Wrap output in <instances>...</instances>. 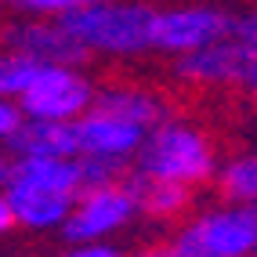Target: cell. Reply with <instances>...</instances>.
<instances>
[{"instance_id":"obj_1","label":"cell","mask_w":257,"mask_h":257,"mask_svg":"<svg viewBox=\"0 0 257 257\" xmlns=\"http://www.w3.org/2000/svg\"><path fill=\"white\" fill-rule=\"evenodd\" d=\"M217 145L203 127L188 123V119L167 116L163 123H156L134 156V174L145 178H163L199 192L203 185H214L217 178Z\"/></svg>"},{"instance_id":"obj_2","label":"cell","mask_w":257,"mask_h":257,"mask_svg":"<svg viewBox=\"0 0 257 257\" xmlns=\"http://www.w3.org/2000/svg\"><path fill=\"white\" fill-rule=\"evenodd\" d=\"M76 37V44L87 51V58H138L156 51V8L142 0H98V4L76 8L62 19Z\"/></svg>"},{"instance_id":"obj_3","label":"cell","mask_w":257,"mask_h":257,"mask_svg":"<svg viewBox=\"0 0 257 257\" xmlns=\"http://www.w3.org/2000/svg\"><path fill=\"white\" fill-rule=\"evenodd\" d=\"M167 257H257V207L210 203L181 217L163 243Z\"/></svg>"},{"instance_id":"obj_4","label":"cell","mask_w":257,"mask_h":257,"mask_svg":"<svg viewBox=\"0 0 257 257\" xmlns=\"http://www.w3.org/2000/svg\"><path fill=\"white\" fill-rule=\"evenodd\" d=\"M98 83L83 73V65H40L29 87L22 91L19 105L26 119H58L76 123L83 112L94 109Z\"/></svg>"},{"instance_id":"obj_5","label":"cell","mask_w":257,"mask_h":257,"mask_svg":"<svg viewBox=\"0 0 257 257\" xmlns=\"http://www.w3.org/2000/svg\"><path fill=\"white\" fill-rule=\"evenodd\" d=\"M138 214V199L127 178L119 181H101V185H87L76 196L69 217L62 225V239L65 243H94V239H112L119 235Z\"/></svg>"},{"instance_id":"obj_6","label":"cell","mask_w":257,"mask_h":257,"mask_svg":"<svg viewBox=\"0 0 257 257\" xmlns=\"http://www.w3.org/2000/svg\"><path fill=\"white\" fill-rule=\"evenodd\" d=\"M232 33H235V15H228L221 4H210V0H192V4H174L156 11L152 44L163 55L181 58L214 40L232 37Z\"/></svg>"},{"instance_id":"obj_7","label":"cell","mask_w":257,"mask_h":257,"mask_svg":"<svg viewBox=\"0 0 257 257\" xmlns=\"http://www.w3.org/2000/svg\"><path fill=\"white\" fill-rule=\"evenodd\" d=\"M250 62H253V47H246L232 33V37L214 40L192 55L174 58V76L188 87H243Z\"/></svg>"},{"instance_id":"obj_8","label":"cell","mask_w":257,"mask_h":257,"mask_svg":"<svg viewBox=\"0 0 257 257\" xmlns=\"http://www.w3.org/2000/svg\"><path fill=\"white\" fill-rule=\"evenodd\" d=\"M145 134H149L145 127L131 123V119L116 116V112L101 109V105H94L91 112H83L76 119V149H80V156L112 163V167L134 163Z\"/></svg>"},{"instance_id":"obj_9","label":"cell","mask_w":257,"mask_h":257,"mask_svg":"<svg viewBox=\"0 0 257 257\" xmlns=\"http://www.w3.org/2000/svg\"><path fill=\"white\" fill-rule=\"evenodd\" d=\"M4 44L29 55L40 65H83L87 51L76 44L62 19H29L22 15L19 22L4 26Z\"/></svg>"},{"instance_id":"obj_10","label":"cell","mask_w":257,"mask_h":257,"mask_svg":"<svg viewBox=\"0 0 257 257\" xmlns=\"http://www.w3.org/2000/svg\"><path fill=\"white\" fill-rule=\"evenodd\" d=\"M4 192L15 207V217H19V228L26 232H62L65 217L73 210V196H62V192H51V188L40 185H29L19 178H8Z\"/></svg>"},{"instance_id":"obj_11","label":"cell","mask_w":257,"mask_h":257,"mask_svg":"<svg viewBox=\"0 0 257 257\" xmlns=\"http://www.w3.org/2000/svg\"><path fill=\"white\" fill-rule=\"evenodd\" d=\"M94 105L109 109L116 116H123V119H131V123H138L145 131H152L156 123H163L167 116H174V112H170V101L156 87H145V83H134V80L101 83Z\"/></svg>"},{"instance_id":"obj_12","label":"cell","mask_w":257,"mask_h":257,"mask_svg":"<svg viewBox=\"0 0 257 257\" xmlns=\"http://www.w3.org/2000/svg\"><path fill=\"white\" fill-rule=\"evenodd\" d=\"M134 188V199H138V214L149 221H178L188 214L192 207V188L163 181V178H145V174H131L127 178Z\"/></svg>"},{"instance_id":"obj_13","label":"cell","mask_w":257,"mask_h":257,"mask_svg":"<svg viewBox=\"0 0 257 257\" xmlns=\"http://www.w3.org/2000/svg\"><path fill=\"white\" fill-rule=\"evenodd\" d=\"M11 156H80L76 149V123L58 119H26L19 138L11 145Z\"/></svg>"},{"instance_id":"obj_14","label":"cell","mask_w":257,"mask_h":257,"mask_svg":"<svg viewBox=\"0 0 257 257\" xmlns=\"http://www.w3.org/2000/svg\"><path fill=\"white\" fill-rule=\"evenodd\" d=\"M217 196L228 203H243V207H257V152H239V156L225 160L217 167Z\"/></svg>"},{"instance_id":"obj_15","label":"cell","mask_w":257,"mask_h":257,"mask_svg":"<svg viewBox=\"0 0 257 257\" xmlns=\"http://www.w3.org/2000/svg\"><path fill=\"white\" fill-rule=\"evenodd\" d=\"M37 69H40V62H33L29 55H22V51H15V47L4 44L0 47V98H15L19 101Z\"/></svg>"},{"instance_id":"obj_16","label":"cell","mask_w":257,"mask_h":257,"mask_svg":"<svg viewBox=\"0 0 257 257\" xmlns=\"http://www.w3.org/2000/svg\"><path fill=\"white\" fill-rule=\"evenodd\" d=\"M0 4L15 8L19 15H29V19H65L69 11L98 4V0H0Z\"/></svg>"},{"instance_id":"obj_17","label":"cell","mask_w":257,"mask_h":257,"mask_svg":"<svg viewBox=\"0 0 257 257\" xmlns=\"http://www.w3.org/2000/svg\"><path fill=\"white\" fill-rule=\"evenodd\" d=\"M26 123V112L15 98H0V149H8Z\"/></svg>"},{"instance_id":"obj_18","label":"cell","mask_w":257,"mask_h":257,"mask_svg":"<svg viewBox=\"0 0 257 257\" xmlns=\"http://www.w3.org/2000/svg\"><path fill=\"white\" fill-rule=\"evenodd\" d=\"M55 257H127V253L112 246L109 239H94V243H65V250Z\"/></svg>"},{"instance_id":"obj_19","label":"cell","mask_w":257,"mask_h":257,"mask_svg":"<svg viewBox=\"0 0 257 257\" xmlns=\"http://www.w3.org/2000/svg\"><path fill=\"white\" fill-rule=\"evenodd\" d=\"M235 37L243 40L246 47H253V51H257V8H253V11H246L243 19H235Z\"/></svg>"},{"instance_id":"obj_20","label":"cell","mask_w":257,"mask_h":257,"mask_svg":"<svg viewBox=\"0 0 257 257\" xmlns=\"http://www.w3.org/2000/svg\"><path fill=\"white\" fill-rule=\"evenodd\" d=\"M15 228H19V217H15V207H11L8 192L0 188V239H4V235H11Z\"/></svg>"},{"instance_id":"obj_21","label":"cell","mask_w":257,"mask_h":257,"mask_svg":"<svg viewBox=\"0 0 257 257\" xmlns=\"http://www.w3.org/2000/svg\"><path fill=\"white\" fill-rule=\"evenodd\" d=\"M243 91L257 101V51H253V62H250V73H246V83H243Z\"/></svg>"},{"instance_id":"obj_22","label":"cell","mask_w":257,"mask_h":257,"mask_svg":"<svg viewBox=\"0 0 257 257\" xmlns=\"http://www.w3.org/2000/svg\"><path fill=\"white\" fill-rule=\"evenodd\" d=\"M8 178H11V160H4V156H0V188L8 185Z\"/></svg>"},{"instance_id":"obj_23","label":"cell","mask_w":257,"mask_h":257,"mask_svg":"<svg viewBox=\"0 0 257 257\" xmlns=\"http://www.w3.org/2000/svg\"><path fill=\"white\" fill-rule=\"evenodd\" d=\"M134 257H167L163 246H152V250H142V253H134Z\"/></svg>"},{"instance_id":"obj_24","label":"cell","mask_w":257,"mask_h":257,"mask_svg":"<svg viewBox=\"0 0 257 257\" xmlns=\"http://www.w3.org/2000/svg\"><path fill=\"white\" fill-rule=\"evenodd\" d=\"M15 257H29V253H15Z\"/></svg>"}]
</instances>
